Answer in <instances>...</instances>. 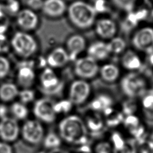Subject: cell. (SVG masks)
Returning <instances> with one entry per match:
<instances>
[{"label": "cell", "mask_w": 153, "mask_h": 153, "mask_svg": "<svg viewBox=\"0 0 153 153\" xmlns=\"http://www.w3.org/2000/svg\"><path fill=\"white\" fill-rule=\"evenodd\" d=\"M126 42L124 40L120 37L112 38L111 41L108 43V46L110 53L120 54L122 53L126 48Z\"/></svg>", "instance_id": "cb8c5ba5"}, {"label": "cell", "mask_w": 153, "mask_h": 153, "mask_svg": "<svg viewBox=\"0 0 153 153\" xmlns=\"http://www.w3.org/2000/svg\"><path fill=\"white\" fill-rule=\"evenodd\" d=\"M96 12H104L106 10V4L104 0H96L93 6Z\"/></svg>", "instance_id": "836d02e7"}, {"label": "cell", "mask_w": 153, "mask_h": 153, "mask_svg": "<svg viewBox=\"0 0 153 153\" xmlns=\"http://www.w3.org/2000/svg\"><path fill=\"white\" fill-rule=\"evenodd\" d=\"M10 70V63L8 60L4 56H0V79L5 77Z\"/></svg>", "instance_id": "4dcf8cb0"}, {"label": "cell", "mask_w": 153, "mask_h": 153, "mask_svg": "<svg viewBox=\"0 0 153 153\" xmlns=\"http://www.w3.org/2000/svg\"><path fill=\"white\" fill-rule=\"evenodd\" d=\"M95 152L96 153H111V146L108 142H100L96 146Z\"/></svg>", "instance_id": "d6a6232c"}, {"label": "cell", "mask_w": 153, "mask_h": 153, "mask_svg": "<svg viewBox=\"0 0 153 153\" xmlns=\"http://www.w3.org/2000/svg\"><path fill=\"white\" fill-rule=\"evenodd\" d=\"M85 47V40L81 35L71 36L66 41V51L70 60H75Z\"/></svg>", "instance_id": "4fadbf2b"}, {"label": "cell", "mask_w": 153, "mask_h": 153, "mask_svg": "<svg viewBox=\"0 0 153 153\" xmlns=\"http://www.w3.org/2000/svg\"><path fill=\"white\" fill-rule=\"evenodd\" d=\"M33 111L35 117L44 123H53L56 118L55 102L49 98L38 100L34 104Z\"/></svg>", "instance_id": "8992f818"}, {"label": "cell", "mask_w": 153, "mask_h": 153, "mask_svg": "<svg viewBox=\"0 0 153 153\" xmlns=\"http://www.w3.org/2000/svg\"><path fill=\"white\" fill-rule=\"evenodd\" d=\"M60 144L61 137L54 133H48L44 139V146L51 150L59 148Z\"/></svg>", "instance_id": "d4e9b609"}, {"label": "cell", "mask_w": 153, "mask_h": 153, "mask_svg": "<svg viewBox=\"0 0 153 153\" xmlns=\"http://www.w3.org/2000/svg\"><path fill=\"white\" fill-rule=\"evenodd\" d=\"M37 14L30 9H23L20 11L17 16V23L19 26L25 30L35 29L38 25Z\"/></svg>", "instance_id": "7c38bea8"}, {"label": "cell", "mask_w": 153, "mask_h": 153, "mask_svg": "<svg viewBox=\"0 0 153 153\" xmlns=\"http://www.w3.org/2000/svg\"><path fill=\"white\" fill-rule=\"evenodd\" d=\"M19 90L17 85L11 82H5L0 86V99L3 102H10L18 96Z\"/></svg>", "instance_id": "d6986e66"}, {"label": "cell", "mask_w": 153, "mask_h": 153, "mask_svg": "<svg viewBox=\"0 0 153 153\" xmlns=\"http://www.w3.org/2000/svg\"><path fill=\"white\" fill-rule=\"evenodd\" d=\"M11 45L17 55L25 58L33 55L38 48L35 39L25 32H16L11 39Z\"/></svg>", "instance_id": "3957f363"}, {"label": "cell", "mask_w": 153, "mask_h": 153, "mask_svg": "<svg viewBox=\"0 0 153 153\" xmlns=\"http://www.w3.org/2000/svg\"><path fill=\"white\" fill-rule=\"evenodd\" d=\"M72 103L69 100H62L55 103L56 114H66L69 112L72 108Z\"/></svg>", "instance_id": "f1b7e54d"}, {"label": "cell", "mask_w": 153, "mask_h": 153, "mask_svg": "<svg viewBox=\"0 0 153 153\" xmlns=\"http://www.w3.org/2000/svg\"><path fill=\"white\" fill-rule=\"evenodd\" d=\"M42 11L51 17H58L66 10V5L63 0H45L41 7Z\"/></svg>", "instance_id": "9a60e30c"}, {"label": "cell", "mask_w": 153, "mask_h": 153, "mask_svg": "<svg viewBox=\"0 0 153 153\" xmlns=\"http://www.w3.org/2000/svg\"><path fill=\"white\" fill-rule=\"evenodd\" d=\"M74 71L75 74L82 79H90L97 75L99 66L94 59L87 56L76 60Z\"/></svg>", "instance_id": "ba28073f"}, {"label": "cell", "mask_w": 153, "mask_h": 153, "mask_svg": "<svg viewBox=\"0 0 153 153\" xmlns=\"http://www.w3.org/2000/svg\"><path fill=\"white\" fill-rule=\"evenodd\" d=\"M20 100L24 104H27L32 102L35 98V93L29 88H25L21 91H19V95Z\"/></svg>", "instance_id": "4316f807"}, {"label": "cell", "mask_w": 153, "mask_h": 153, "mask_svg": "<svg viewBox=\"0 0 153 153\" xmlns=\"http://www.w3.org/2000/svg\"><path fill=\"white\" fill-rule=\"evenodd\" d=\"M41 91L47 95L59 93L63 87V83L51 68L44 69L40 75Z\"/></svg>", "instance_id": "5b68a950"}, {"label": "cell", "mask_w": 153, "mask_h": 153, "mask_svg": "<svg viewBox=\"0 0 153 153\" xmlns=\"http://www.w3.org/2000/svg\"><path fill=\"white\" fill-rule=\"evenodd\" d=\"M90 93V86L85 80L81 79L74 81L69 91V100L73 105H80L84 102Z\"/></svg>", "instance_id": "9c48e42d"}, {"label": "cell", "mask_w": 153, "mask_h": 153, "mask_svg": "<svg viewBox=\"0 0 153 153\" xmlns=\"http://www.w3.org/2000/svg\"><path fill=\"white\" fill-rule=\"evenodd\" d=\"M117 27L115 23L108 19L99 20L96 25V31L99 36L105 39L112 38L115 34Z\"/></svg>", "instance_id": "e0dca14e"}, {"label": "cell", "mask_w": 153, "mask_h": 153, "mask_svg": "<svg viewBox=\"0 0 153 153\" xmlns=\"http://www.w3.org/2000/svg\"><path fill=\"white\" fill-rule=\"evenodd\" d=\"M113 153H137L134 146L130 143H126L120 148L114 149Z\"/></svg>", "instance_id": "1f68e13d"}, {"label": "cell", "mask_w": 153, "mask_h": 153, "mask_svg": "<svg viewBox=\"0 0 153 153\" xmlns=\"http://www.w3.org/2000/svg\"><path fill=\"white\" fill-rule=\"evenodd\" d=\"M22 134L25 141L30 144L36 145L42 140L44 130L38 120H29L23 125Z\"/></svg>", "instance_id": "52a82bcc"}, {"label": "cell", "mask_w": 153, "mask_h": 153, "mask_svg": "<svg viewBox=\"0 0 153 153\" xmlns=\"http://www.w3.org/2000/svg\"><path fill=\"white\" fill-rule=\"evenodd\" d=\"M78 152H79V153H90L89 149L86 146L80 148L79 149Z\"/></svg>", "instance_id": "ab89813d"}, {"label": "cell", "mask_w": 153, "mask_h": 153, "mask_svg": "<svg viewBox=\"0 0 153 153\" xmlns=\"http://www.w3.org/2000/svg\"><path fill=\"white\" fill-rule=\"evenodd\" d=\"M10 111L16 120H24L29 114V111L25 104L21 102H16L12 104Z\"/></svg>", "instance_id": "7402d4cb"}, {"label": "cell", "mask_w": 153, "mask_h": 153, "mask_svg": "<svg viewBox=\"0 0 153 153\" xmlns=\"http://www.w3.org/2000/svg\"><path fill=\"white\" fill-rule=\"evenodd\" d=\"M8 112V109L7 107L4 105H0V118L1 120L7 117V114Z\"/></svg>", "instance_id": "f35d334b"}, {"label": "cell", "mask_w": 153, "mask_h": 153, "mask_svg": "<svg viewBox=\"0 0 153 153\" xmlns=\"http://www.w3.org/2000/svg\"><path fill=\"white\" fill-rule=\"evenodd\" d=\"M111 103V99L109 97L101 95L94 99L91 103V108L97 111H106L110 108Z\"/></svg>", "instance_id": "603a6c76"}, {"label": "cell", "mask_w": 153, "mask_h": 153, "mask_svg": "<svg viewBox=\"0 0 153 153\" xmlns=\"http://www.w3.org/2000/svg\"><path fill=\"white\" fill-rule=\"evenodd\" d=\"M20 132L19 124L14 118L5 117L0 121V137L6 142L17 139Z\"/></svg>", "instance_id": "8fae6325"}, {"label": "cell", "mask_w": 153, "mask_h": 153, "mask_svg": "<svg viewBox=\"0 0 153 153\" xmlns=\"http://www.w3.org/2000/svg\"><path fill=\"white\" fill-rule=\"evenodd\" d=\"M142 105L146 117L153 120V94H148L143 97Z\"/></svg>", "instance_id": "484cf974"}, {"label": "cell", "mask_w": 153, "mask_h": 153, "mask_svg": "<svg viewBox=\"0 0 153 153\" xmlns=\"http://www.w3.org/2000/svg\"><path fill=\"white\" fill-rule=\"evenodd\" d=\"M114 4L118 8L127 12L132 11L135 0H112Z\"/></svg>", "instance_id": "f546056e"}, {"label": "cell", "mask_w": 153, "mask_h": 153, "mask_svg": "<svg viewBox=\"0 0 153 153\" xmlns=\"http://www.w3.org/2000/svg\"><path fill=\"white\" fill-rule=\"evenodd\" d=\"M113 140L114 143V149H118L121 148L125 143V142L123 140L121 137L118 135V134H115L113 136Z\"/></svg>", "instance_id": "8d00e7d4"}, {"label": "cell", "mask_w": 153, "mask_h": 153, "mask_svg": "<svg viewBox=\"0 0 153 153\" xmlns=\"http://www.w3.org/2000/svg\"><path fill=\"white\" fill-rule=\"evenodd\" d=\"M66 50L62 47L53 49L47 56L46 62L51 68H60L65 66L69 61Z\"/></svg>", "instance_id": "5bb4252c"}, {"label": "cell", "mask_w": 153, "mask_h": 153, "mask_svg": "<svg viewBox=\"0 0 153 153\" xmlns=\"http://www.w3.org/2000/svg\"><path fill=\"white\" fill-rule=\"evenodd\" d=\"M121 86L123 93L130 97H134L144 93L146 83L140 75L131 73L126 75L122 79Z\"/></svg>", "instance_id": "277c9868"}, {"label": "cell", "mask_w": 153, "mask_h": 153, "mask_svg": "<svg viewBox=\"0 0 153 153\" xmlns=\"http://www.w3.org/2000/svg\"><path fill=\"white\" fill-rule=\"evenodd\" d=\"M7 47L8 44L5 36L4 34H0V53L6 51Z\"/></svg>", "instance_id": "74e56055"}, {"label": "cell", "mask_w": 153, "mask_h": 153, "mask_svg": "<svg viewBox=\"0 0 153 153\" xmlns=\"http://www.w3.org/2000/svg\"><path fill=\"white\" fill-rule=\"evenodd\" d=\"M100 74L103 80L111 82L117 79L120 72L118 68L115 65L107 64L101 68Z\"/></svg>", "instance_id": "ffe728a7"}, {"label": "cell", "mask_w": 153, "mask_h": 153, "mask_svg": "<svg viewBox=\"0 0 153 153\" xmlns=\"http://www.w3.org/2000/svg\"><path fill=\"white\" fill-rule=\"evenodd\" d=\"M134 47L140 51L149 52L153 50V29L144 27L138 30L133 36Z\"/></svg>", "instance_id": "30bf717a"}, {"label": "cell", "mask_w": 153, "mask_h": 153, "mask_svg": "<svg viewBox=\"0 0 153 153\" xmlns=\"http://www.w3.org/2000/svg\"><path fill=\"white\" fill-rule=\"evenodd\" d=\"M0 153H13L11 145L6 142H0Z\"/></svg>", "instance_id": "e575fe53"}, {"label": "cell", "mask_w": 153, "mask_h": 153, "mask_svg": "<svg viewBox=\"0 0 153 153\" xmlns=\"http://www.w3.org/2000/svg\"><path fill=\"white\" fill-rule=\"evenodd\" d=\"M68 14L71 23L79 29H87L94 22L96 12L93 5L82 1H76L68 8Z\"/></svg>", "instance_id": "7a4b0ae2"}, {"label": "cell", "mask_w": 153, "mask_h": 153, "mask_svg": "<svg viewBox=\"0 0 153 153\" xmlns=\"http://www.w3.org/2000/svg\"><path fill=\"white\" fill-rule=\"evenodd\" d=\"M2 1H8V0H2Z\"/></svg>", "instance_id": "7bdbcfd3"}, {"label": "cell", "mask_w": 153, "mask_h": 153, "mask_svg": "<svg viewBox=\"0 0 153 153\" xmlns=\"http://www.w3.org/2000/svg\"><path fill=\"white\" fill-rule=\"evenodd\" d=\"M50 153H68V152L63 149H60L59 148H58L56 149H52Z\"/></svg>", "instance_id": "60d3db41"}, {"label": "cell", "mask_w": 153, "mask_h": 153, "mask_svg": "<svg viewBox=\"0 0 153 153\" xmlns=\"http://www.w3.org/2000/svg\"><path fill=\"white\" fill-rule=\"evenodd\" d=\"M126 123L128 126H129L131 128L133 127H137L138 126V120L137 118L134 116H129L126 121Z\"/></svg>", "instance_id": "d590c367"}, {"label": "cell", "mask_w": 153, "mask_h": 153, "mask_svg": "<svg viewBox=\"0 0 153 153\" xmlns=\"http://www.w3.org/2000/svg\"><path fill=\"white\" fill-rule=\"evenodd\" d=\"M17 78L19 84L25 88H29L35 78V71L32 66L23 65L18 69Z\"/></svg>", "instance_id": "2e32d148"}, {"label": "cell", "mask_w": 153, "mask_h": 153, "mask_svg": "<svg viewBox=\"0 0 153 153\" xmlns=\"http://www.w3.org/2000/svg\"><path fill=\"white\" fill-rule=\"evenodd\" d=\"M148 145L149 146L153 149V133L151 134V135L149 137V141H148Z\"/></svg>", "instance_id": "b9f144b4"}, {"label": "cell", "mask_w": 153, "mask_h": 153, "mask_svg": "<svg viewBox=\"0 0 153 153\" xmlns=\"http://www.w3.org/2000/svg\"><path fill=\"white\" fill-rule=\"evenodd\" d=\"M122 63L124 68L130 70L137 69L141 65L139 57L131 51H128L124 54L122 59Z\"/></svg>", "instance_id": "44dd1931"}, {"label": "cell", "mask_w": 153, "mask_h": 153, "mask_svg": "<svg viewBox=\"0 0 153 153\" xmlns=\"http://www.w3.org/2000/svg\"><path fill=\"white\" fill-rule=\"evenodd\" d=\"M60 137L68 143L82 145L87 140V128L78 116L72 115L64 118L59 123Z\"/></svg>", "instance_id": "6da1fadb"}, {"label": "cell", "mask_w": 153, "mask_h": 153, "mask_svg": "<svg viewBox=\"0 0 153 153\" xmlns=\"http://www.w3.org/2000/svg\"><path fill=\"white\" fill-rule=\"evenodd\" d=\"M85 125L87 128L88 127L92 131H96L99 130L102 127V121L98 116H90L87 118Z\"/></svg>", "instance_id": "83f0119b"}, {"label": "cell", "mask_w": 153, "mask_h": 153, "mask_svg": "<svg viewBox=\"0 0 153 153\" xmlns=\"http://www.w3.org/2000/svg\"><path fill=\"white\" fill-rule=\"evenodd\" d=\"M88 56L96 61L106 59L110 54L108 44L102 41H96L92 43L87 49Z\"/></svg>", "instance_id": "ac0fdd59"}]
</instances>
